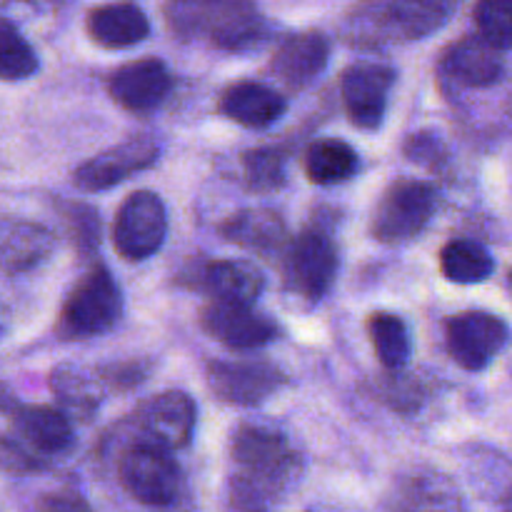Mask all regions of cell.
<instances>
[{"label":"cell","instance_id":"cell-1","mask_svg":"<svg viewBox=\"0 0 512 512\" xmlns=\"http://www.w3.org/2000/svg\"><path fill=\"white\" fill-rule=\"evenodd\" d=\"M230 460L235 465L230 505L240 510L275 505L300 473V458L288 438L258 425H240L235 430Z\"/></svg>","mask_w":512,"mask_h":512},{"label":"cell","instance_id":"cell-2","mask_svg":"<svg viewBox=\"0 0 512 512\" xmlns=\"http://www.w3.org/2000/svg\"><path fill=\"white\" fill-rule=\"evenodd\" d=\"M163 13L178 38L230 53L255 48L265 38V20L253 0H168Z\"/></svg>","mask_w":512,"mask_h":512},{"label":"cell","instance_id":"cell-3","mask_svg":"<svg viewBox=\"0 0 512 512\" xmlns=\"http://www.w3.org/2000/svg\"><path fill=\"white\" fill-rule=\"evenodd\" d=\"M463 0H368L350 10L345 38L363 48L413 43L448 25Z\"/></svg>","mask_w":512,"mask_h":512},{"label":"cell","instance_id":"cell-4","mask_svg":"<svg viewBox=\"0 0 512 512\" xmlns=\"http://www.w3.org/2000/svg\"><path fill=\"white\" fill-rule=\"evenodd\" d=\"M123 313V293L105 265L90 268L65 298L58 318L63 340H85L113 328Z\"/></svg>","mask_w":512,"mask_h":512},{"label":"cell","instance_id":"cell-5","mask_svg":"<svg viewBox=\"0 0 512 512\" xmlns=\"http://www.w3.org/2000/svg\"><path fill=\"white\" fill-rule=\"evenodd\" d=\"M120 485L138 503L150 508H165L180 498L183 475L168 448L153 443H138L125 450L118 468Z\"/></svg>","mask_w":512,"mask_h":512},{"label":"cell","instance_id":"cell-6","mask_svg":"<svg viewBox=\"0 0 512 512\" xmlns=\"http://www.w3.org/2000/svg\"><path fill=\"white\" fill-rule=\"evenodd\" d=\"M438 205V193L430 183L400 178L380 198L373 215V235L385 245H398L423 233Z\"/></svg>","mask_w":512,"mask_h":512},{"label":"cell","instance_id":"cell-7","mask_svg":"<svg viewBox=\"0 0 512 512\" xmlns=\"http://www.w3.org/2000/svg\"><path fill=\"white\" fill-rule=\"evenodd\" d=\"M168 235V213H165L163 200L150 190L130 193L120 205L113 225L115 250L125 260L150 258L160 250Z\"/></svg>","mask_w":512,"mask_h":512},{"label":"cell","instance_id":"cell-8","mask_svg":"<svg viewBox=\"0 0 512 512\" xmlns=\"http://www.w3.org/2000/svg\"><path fill=\"white\" fill-rule=\"evenodd\" d=\"M205 380L218 400L240 408H253L273 398L285 383L280 368L270 363L245 360H213L205 368Z\"/></svg>","mask_w":512,"mask_h":512},{"label":"cell","instance_id":"cell-9","mask_svg":"<svg viewBox=\"0 0 512 512\" xmlns=\"http://www.w3.org/2000/svg\"><path fill=\"white\" fill-rule=\"evenodd\" d=\"M445 343L448 353L460 368L483 370L493 363L495 355L508 343V325L498 315L483 310H468L445 325Z\"/></svg>","mask_w":512,"mask_h":512},{"label":"cell","instance_id":"cell-10","mask_svg":"<svg viewBox=\"0 0 512 512\" xmlns=\"http://www.w3.org/2000/svg\"><path fill=\"white\" fill-rule=\"evenodd\" d=\"M200 325L205 333L230 350H258L273 343L280 328L268 315L255 313L250 303H228L213 300L200 313Z\"/></svg>","mask_w":512,"mask_h":512},{"label":"cell","instance_id":"cell-11","mask_svg":"<svg viewBox=\"0 0 512 512\" xmlns=\"http://www.w3.org/2000/svg\"><path fill=\"white\" fill-rule=\"evenodd\" d=\"M158 160V143L150 135H133L105 153L93 155L80 163L73 173V183L88 193H100L123 183L130 175L150 168Z\"/></svg>","mask_w":512,"mask_h":512},{"label":"cell","instance_id":"cell-12","mask_svg":"<svg viewBox=\"0 0 512 512\" xmlns=\"http://www.w3.org/2000/svg\"><path fill=\"white\" fill-rule=\"evenodd\" d=\"M395 83V70L380 63H355L343 73V105L353 125L378 130L388 108V95Z\"/></svg>","mask_w":512,"mask_h":512},{"label":"cell","instance_id":"cell-13","mask_svg":"<svg viewBox=\"0 0 512 512\" xmlns=\"http://www.w3.org/2000/svg\"><path fill=\"white\" fill-rule=\"evenodd\" d=\"M135 418H138L143 443L180 450L188 448L193 440L198 413H195V403L190 395L180 393V390H168V393L150 398Z\"/></svg>","mask_w":512,"mask_h":512},{"label":"cell","instance_id":"cell-14","mask_svg":"<svg viewBox=\"0 0 512 512\" xmlns=\"http://www.w3.org/2000/svg\"><path fill=\"white\" fill-rule=\"evenodd\" d=\"M290 285L305 300L325 298L338 275V250L323 230H305L293 243L288 258Z\"/></svg>","mask_w":512,"mask_h":512},{"label":"cell","instance_id":"cell-15","mask_svg":"<svg viewBox=\"0 0 512 512\" xmlns=\"http://www.w3.org/2000/svg\"><path fill=\"white\" fill-rule=\"evenodd\" d=\"M173 88L170 70L163 60L143 58L120 65L108 78V93L130 113H150L168 98Z\"/></svg>","mask_w":512,"mask_h":512},{"label":"cell","instance_id":"cell-16","mask_svg":"<svg viewBox=\"0 0 512 512\" xmlns=\"http://www.w3.org/2000/svg\"><path fill=\"white\" fill-rule=\"evenodd\" d=\"M330 60V43L323 33H308L290 35L278 53L270 60V70L275 78L290 90L310 88L320 75L325 73Z\"/></svg>","mask_w":512,"mask_h":512},{"label":"cell","instance_id":"cell-17","mask_svg":"<svg viewBox=\"0 0 512 512\" xmlns=\"http://www.w3.org/2000/svg\"><path fill=\"white\" fill-rule=\"evenodd\" d=\"M55 235L45 225L25 218H0V270L28 273L53 255Z\"/></svg>","mask_w":512,"mask_h":512},{"label":"cell","instance_id":"cell-18","mask_svg":"<svg viewBox=\"0 0 512 512\" xmlns=\"http://www.w3.org/2000/svg\"><path fill=\"white\" fill-rule=\"evenodd\" d=\"M8 415L20 440L38 455H63L73 448V425L65 410L15 403Z\"/></svg>","mask_w":512,"mask_h":512},{"label":"cell","instance_id":"cell-19","mask_svg":"<svg viewBox=\"0 0 512 512\" xmlns=\"http://www.w3.org/2000/svg\"><path fill=\"white\" fill-rule=\"evenodd\" d=\"M443 73L463 88H490L503 78L500 48L488 43L483 35L458 40L445 50Z\"/></svg>","mask_w":512,"mask_h":512},{"label":"cell","instance_id":"cell-20","mask_svg":"<svg viewBox=\"0 0 512 512\" xmlns=\"http://www.w3.org/2000/svg\"><path fill=\"white\" fill-rule=\"evenodd\" d=\"M218 108L225 118L243 128L263 130L283 118L285 98L258 80H238L223 90Z\"/></svg>","mask_w":512,"mask_h":512},{"label":"cell","instance_id":"cell-21","mask_svg":"<svg viewBox=\"0 0 512 512\" xmlns=\"http://www.w3.org/2000/svg\"><path fill=\"white\" fill-rule=\"evenodd\" d=\"M195 285L213 300L253 305L263 293L265 278L245 260H208L195 270Z\"/></svg>","mask_w":512,"mask_h":512},{"label":"cell","instance_id":"cell-22","mask_svg":"<svg viewBox=\"0 0 512 512\" xmlns=\"http://www.w3.org/2000/svg\"><path fill=\"white\" fill-rule=\"evenodd\" d=\"M88 33L100 48L125 50L143 43L150 33L148 15L135 3L98 5L88 13Z\"/></svg>","mask_w":512,"mask_h":512},{"label":"cell","instance_id":"cell-23","mask_svg":"<svg viewBox=\"0 0 512 512\" xmlns=\"http://www.w3.org/2000/svg\"><path fill=\"white\" fill-rule=\"evenodd\" d=\"M285 223L275 210H243L220 223V235L245 250L273 253L285 243Z\"/></svg>","mask_w":512,"mask_h":512},{"label":"cell","instance_id":"cell-24","mask_svg":"<svg viewBox=\"0 0 512 512\" xmlns=\"http://www.w3.org/2000/svg\"><path fill=\"white\" fill-rule=\"evenodd\" d=\"M303 168L310 183L338 185L353 178L358 170V153L345 140L320 138L308 145L303 155Z\"/></svg>","mask_w":512,"mask_h":512},{"label":"cell","instance_id":"cell-25","mask_svg":"<svg viewBox=\"0 0 512 512\" xmlns=\"http://www.w3.org/2000/svg\"><path fill=\"white\" fill-rule=\"evenodd\" d=\"M440 270L448 280L460 285L483 283L493 275L495 260L488 250L475 240H450L440 250Z\"/></svg>","mask_w":512,"mask_h":512},{"label":"cell","instance_id":"cell-26","mask_svg":"<svg viewBox=\"0 0 512 512\" xmlns=\"http://www.w3.org/2000/svg\"><path fill=\"white\" fill-rule=\"evenodd\" d=\"M368 335L385 370H400L408 363L413 343L403 318L393 313H373L368 320Z\"/></svg>","mask_w":512,"mask_h":512},{"label":"cell","instance_id":"cell-27","mask_svg":"<svg viewBox=\"0 0 512 512\" xmlns=\"http://www.w3.org/2000/svg\"><path fill=\"white\" fill-rule=\"evenodd\" d=\"M98 380L100 373L98 378H90L85 370L75 368V365H60L50 375V388L65 410L80 415V418H90L100 403Z\"/></svg>","mask_w":512,"mask_h":512},{"label":"cell","instance_id":"cell-28","mask_svg":"<svg viewBox=\"0 0 512 512\" xmlns=\"http://www.w3.org/2000/svg\"><path fill=\"white\" fill-rule=\"evenodd\" d=\"M38 55L10 20L0 18V80L18 83L38 73Z\"/></svg>","mask_w":512,"mask_h":512},{"label":"cell","instance_id":"cell-29","mask_svg":"<svg viewBox=\"0 0 512 512\" xmlns=\"http://www.w3.org/2000/svg\"><path fill=\"white\" fill-rule=\"evenodd\" d=\"M245 183L255 193H270L285 183V153L280 148H253L243 155Z\"/></svg>","mask_w":512,"mask_h":512},{"label":"cell","instance_id":"cell-30","mask_svg":"<svg viewBox=\"0 0 512 512\" xmlns=\"http://www.w3.org/2000/svg\"><path fill=\"white\" fill-rule=\"evenodd\" d=\"M475 23L480 35L495 48H512V0H478Z\"/></svg>","mask_w":512,"mask_h":512},{"label":"cell","instance_id":"cell-31","mask_svg":"<svg viewBox=\"0 0 512 512\" xmlns=\"http://www.w3.org/2000/svg\"><path fill=\"white\" fill-rule=\"evenodd\" d=\"M65 220H68V228L73 233V240L78 243V248L90 250L98 245L100 240V218L95 215L93 208L88 205H65Z\"/></svg>","mask_w":512,"mask_h":512},{"label":"cell","instance_id":"cell-32","mask_svg":"<svg viewBox=\"0 0 512 512\" xmlns=\"http://www.w3.org/2000/svg\"><path fill=\"white\" fill-rule=\"evenodd\" d=\"M43 468V460L35 450H25L23 443L10 438H0V470L5 473H33Z\"/></svg>","mask_w":512,"mask_h":512},{"label":"cell","instance_id":"cell-33","mask_svg":"<svg viewBox=\"0 0 512 512\" xmlns=\"http://www.w3.org/2000/svg\"><path fill=\"white\" fill-rule=\"evenodd\" d=\"M438 150H440L438 140L423 133L413 135V138L408 140V145H405V155L420 165H435V160L440 158Z\"/></svg>","mask_w":512,"mask_h":512},{"label":"cell","instance_id":"cell-34","mask_svg":"<svg viewBox=\"0 0 512 512\" xmlns=\"http://www.w3.org/2000/svg\"><path fill=\"white\" fill-rule=\"evenodd\" d=\"M38 508L40 510H90V505L85 503L80 495L60 493V495H50V498L40 500Z\"/></svg>","mask_w":512,"mask_h":512},{"label":"cell","instance_id":"cell-35","mask_svg":"<svg viewBox=\"0 0 512 512\" xmlns=\"http://www.w3.org/2000/svg\"><path fill=\"white\" fill-rule=\"evenodd\" d=\"M505 508H508V510H512V490H510V493H508V498H505Z\"/></svg>","mask_w":512,"mask_h":512},{"label":"cell","instance_id":"cell-36","mask_svg":"<svg viewBox=\"0 0 512 512\" xmlns=\"http://www.w3.org/2000/svg\"><path fill=\"white\" fill-rule=\"evenodd\" d=\"M10 3H15V0H0V10H3V8H8Z\"/></svg>","mask_w":512,"mask_h":512},{"label":"cell","instance_id":"cell-37","mask_svg":"<svg viewBox=\"0 0 512 512\" xmlns=\"http://www.w3.org/2000/svg\"><path fill=\"white\" fill-rule=\"evenodd\" d=\"M510 290H512V273H510Z\"/></svg>","mask_w":512,"mask_h":512},{"label":"cell","instance_id":"cell-38","mask_svg":"<svg viewBox=\"0 0 512 512\" xmlns=\"http://www.w3.org/2000/svg\"><path fill=\"white\" fill-rule=\"evenodd\" d=\"M0 330H3V325H0Z\"/></svg>","mask_w":512,"mask_h":512}]
</instances>
